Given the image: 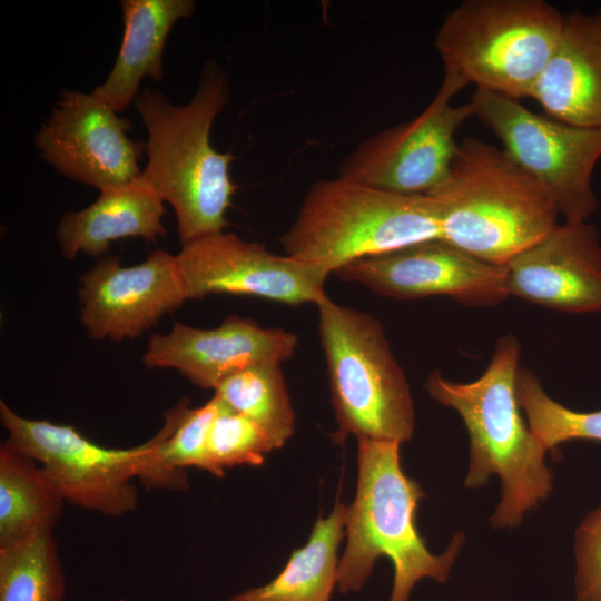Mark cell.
<instances>
[{
	"label": "cell",
	"instance_id": "7402d4cb",
	"mask_svg": "<svg viewBox=\"0 0 601 601\" xmlns=\"http://www.w3.org/2000/svg\"><path fill=\"white\" fill-rule=\"evenodd\" d=\"M215 395L231 411L258 424L280 449L293 435L295 413L280 364L263 363L224 380Z\"/></svg>",
	"mask_w": 601,
	"mask_h": 601
},
{
	"label": "cell",
	"instance_id": "d6986e66",
	"mask_svg": "<svg viewBox=\"0 0 601 601\" xmlns=\"http://www.w3.org/2000/svg\"><path fill=\"white\" fill-rule=\"evenodd\" d=\"M124 37L116 62L93 93L117 112L138 97L140 81L161 80L162 52L175 23L195 10L191 0H122Z\"/></svg>",
	"mask_w": 601,
	"mask_h": 601
},
{
	"label": "cell",
	"instance_id": "5b68a950",
	"mask_svg": "<svg viewBox=\"0 0 601 601\" xmlns=\"http://www.w3.org/2000/svg\"><path fill=\"white\" fill-rule=\"evenodd\" d=\"M189 400L181 398L165 414L161 428L147 442L129 449L96 444L75 427L23 417L0 401L7 443L36 460L65 502L107 516L135 511L139 493L134 480L161 490H186L183 469L168 463L164 447Z\"/></svg>",
	"mask_w": 601,
	"mask_h": 601
},
{
	"label": "cell",
	"instance_id": "9c48e42d",
	"mask_svg": "<svg viewBox=\"0 0 601 601\" xmlns=\"http://www.w3.org/2000/svg\"><path fill=\"white\" fill-rule=\"evenodd\" d=\"M469 102L506 156L548 191L564 221H587L597 211L592 175L601 159V129L559 121L483 89Z\"/></svg>",
	"mask_w": 601,
	"mask_h": 601
},
{
	"label": "cell",
	"instance_id": "7a4b0ae2",
	"mask_svg": "<svg viewBox=\"0 0 601 601\" xmlns=\"http://www.w3.org/2000/svg\"><path fill=\"white\" fill-rule=\"evenodd\" d=\"M227 76L209 62L193 99L173 105L145 89L136 108L146 126L147 165L140 177L175 210L181 245L228 226L226 211L237 187L229 175L234 156L210 145V129L228 99Z\"/></svg>",
	"mask_w": 601,
	"mask_h": 601
},
{
	"label": "cell",
	"instance_id": "44dd1931",
	"mask_svg": "<svg viewBox=\"0 0 601 601\" xmlns=\"http://www.w3.org/2000/svg\"><path fill=\"white\" fill-rule=\"evenodd\" d=\"M63 503L36 460L0 445V548L53 530Z\"/></svg>",
	"mask_w": 601,
	"mask_h": 601
},
{
	"label": "cell",
	"instance_id": "cb8c5ba5",
	"mask_svg": "<svg viewBox=\"0 0 601 601\" xmlns=\"http://www.w3.org/2000/svg\"><path fill=\"white\" fill-rule=\"evenodd\" d=\"M516 395L531 432L548 450L571 440L601 442V410L577 412L563 406L545 393L531 371L520 367Z\"/></svg>",
	"mask_w": 601,
	"mask_h": 601
},
{
	"label": "cell",
	"instance_id": "4fadbf2b",
	"mask_svg": "<svg viewBox=\"0 0 601 601\" xmlns=\"http://www.w3.org/2000/svg\"><path fill=\"white\" fill-rule=\"evenodd\" d=\"M130 129V120L93 92L65 90L35 145L61 175L102 190L141 175L145 146L127 136Z\"/></svg>",
	"mask_w": 601,
	"mask_h": 601
},
{
	"label": "cell",
	"instance_id": "9a60e30c",
	"mask_svg": "<svg viewBox=\"0 0 601 601\" xmlns=\"http://www.w3.org/2000/svg\"><path fill=\"white\" fill-rule=\"evenodd\" d=\"M297 346L298 336L292 332L233 315L210 329L174 322L167 334L149 338L142 362L149 368L177 370L198 387L215 391L243 368L289 359Z\"/></svg>",
	"mask_w": 601,
	"mask_h": 601
},
{
	"label": "cell",
	"instance_id": "277c9868",
	"mask_svg": "<svg viewBox=\"0 0 601 601\" xmlns=\"http://www.w3.org/2000/svg\"><path fill=\"white\" fill-rule=\"evenodd\" d=\"M423 497L420 484L401 467L400 443L358 440L357 487L346 506V546L337 568L339 592L361 590L383 555L394 566L390 601H408L422 579H449L464 535L455 534L442 554L431 553L415 523Z\"/></svg>",
	"mask_w": 601,
	"mask_h": 601
},
{
	"label": "cell",
	"instance_id": "52a82bcc",
	"mask_svg": "<svg viewBox=\"0 0 601 601\" xmlns=\"http://www.w3.org/2000/svg\"><path fill=\"white\" fill-rule=\"evenodd\" d=\"M562 23L544 0H465L445 16L434 46L444 72L519 100L531 97Z\"/></svg>",
	"mask_w": 601,
	"mask_h": 601
},
{
	"label": "cell",
	"instance_id": "7c38bea8",
	"mask_svg": "<svg viewBox=\"0 0 601 601\" xmlns=\"http://www.w3.org/2000/svg\"><path fill=\"white\" fill-rule=\"evenodd\" d=\"M334 274L398 300L444 295L466 306L482 307L510 296L505 266L479 259L442 239L364 257Z\"/></svg>",
	"mask_w": 601,
	"mask_h": 601
},
{
	"label": "cell",
	"instance_id": "30bf717a",
	"mask_svg": "<svg viewBox=\"0 0 601 601\" xmlns=\"http://www.w3.org/2000/svg\"><path fill=\"white\" fill-rule=\"evenodd\" d=\"M466 86L444 72L437 92L418 116L366 138L339 164L338 176L398 195L432 194L449 174L457 130L473 117L470 102L452 104Z\"/></svg>",
	"mask_w": 601,
	"mask_h": 601
},
{
	"label": "cell",
	"instance_id": "8992f818",
	"mask_svg": "<svg viewBox=\"0 0 601 601\" xmlns=\"http://www.w3.org/2000/svg\"><path fill=\"white\" fill-rule=\"evenodd\" d=\"M441 239L435 203L342 177L316 181L282 236L286 255L335 273L354 260Z\"/></svg>",
	"mask_w": 601,
	"mask_h": 601
},
{
	"label": "cell",
	"instance_id": "2e32d148",
	"mask_svg": "<svg viewBox=\"0 0 601 601\" xmlns=\"http://www.w3.org/2000/svg\"><path fill=\"white\" fill-rule=\"evenodd\" d=\"M505 273L509 295L560 312H601L600 236L588 221L558 224Z\"/></svg>",
	"mask_w": 601,
	"mask_h": 601
},
{
	"label": "cell",
	"instance_id": "4316f807",
	"mask_svg": "<svg viewBox=\"0 0 601 601\" xmlns=\"http://www.w3.org/2000/svg\"><path fill=\"white\" fill-rule=\"evenodd\" d=\"M577 601H601V505L575 533Z\"/></svg>",
	"mask_w": 601,
	"mask_h": 601
},
{
	"label": "cell",
	"instance_id": "ac0fdd59",
	"mask_svg": "<svg viewBox=\"0 0 601 601\" xmlns=\"http://www.w3.org/2000/svg\"><path fill=\"white\" fill-rule=\"evenodd\" d=\"M164 200L139 176L100 190L88 207L65 214L57 226V240L68 259L79 253L99 258L118 239L142 237L156 242L164 237Z\"/></svg>",
	"mask_w": 601,
	"mask_h": 601
},
{
	"label": "cell",
	"instance_id": "3957f363",
	"mask_svg": "<svg viewBox=\"0 0 601 601\" xmlns=\"http://www.w3.org/2000/svg\"><path fill=\"white\" fill-rule=\"evenodd\" d=\"M428 196L441 239L494 265L505 266L559 224L548 191L501 148L475 137L459 141L445 180Z\"/></svg>",
	"mask_w": 601,
	"mask_h": 601
},
{
	"label": "cell",
	"instance_id": "5bb4252c",
	"mask_svg": "<svg viewBox=\"0 0 601 601\" xmlns=\"http://www.w3.org/2000/svg\"><path fill=\"white\" fill-rule=\"evenodd\" d=\"M187 299L176 255L162 249L129 267L104 256L80 277V319L93 339L138 337Z\"/></svg>",
	"mask_w": 601,
	"mask_h": 601
},
{
	"label": "cell",
	"instance_id": "ba28073f",
	"mask_svg": "<svg viewBox=\"0 0 601 601\" xmlns=\"http://www.w3.org/2000/svg\"><path fill=\"white\" fill-rule=\"evenodd\" d=\"M315 305L339 434L408 441L415 425L410 385L380 321L326 293Z\"/></svg>",
	"mask_w": 601,
	"mask_h": 601
},
{
	"label": "cell",
	"instance_id": "484cf974",
	"mask_svg": "<svg viewBox=\"0 0 601 601\" xmlns=\"http://www.w3.org/2000/svg\"><path fill=\"white\" fill-rule=\"evenodd\" d=\"M221 401L214 394L206 404L187 408L164 447L165 459L175 467L194 466L211 473L207 443Z\"/></svg>",
	"mask_w": 601,
	"mask_h": 601
},
{
	"label": "cell",
	"instance_id": "ffe728a7",
	"mask_svg": "<svg viewBox=\"0 0 601 601\" xmlns=\"http://www.w3.org/2000/svg\"><path fill=\"white\" fill-rule=\"evenodd\" d=\"M346 505L336 501L327 518L318 516L306 544L268 583L228 601H329L337 583V550L345 535Z\"/></svg>",
	"mask_w": 601,
	"mask_h": 601
},
{
	"label": "cell",
	"instance_id": "603a6c76",
	"mask_svg": "<svg viewBox=\"0 0 601 601\" xmlns=\"http://www.w3.org/2000/svg\"><path fill=\"white\" fill-rule=\"evenodd\" d=\"M65 591L52 530L0 548V601H61Z\"/></svg>",
	"mask_w": 601,
	"mask_h": 601
},
{
	"label": "cell",
	"instance_id": "6da1fadb",
	"mask_svg": "<svg viewBox=\"0 0 601 601\" xmlns=\"http://www.w3.org/2000/svg\"><path fill=\"white\" fill-rule=\"evenodd\" d=\"M521 345L508 335L495 345L483 374L470 383L446 380L440 372L425 382L428 395L454 408L470 437L465 486L476 489L493 474L502 482V497L490 518L494 528H513L525 512L546 499L553 486L545 465L548 449L524 422L516 395Z\"/></svg>",
	"mask_w": 601,
	"mask_h": 601
},
{
	"label": "cell",
	"instance_id": "e0dca14e",
	"mask_svg": "<svg viewBox=\"0 0 601 601\" xmlns=\"http://www.w3.org/2000/svg\"><path fill=\"white\" fill-rule=\"evenodd\" d=\"M531 98L551 118L601 129V11L563 14L559 39Z\"/></svg>",
	"mask_w": 601,
	"mask_h": 601
},
{
	"label": "cell",
	"instance_id": "8fae6325",
	"mask_svg": "<svg viewBox=\"0 0 601 601\" xmlns=\"http://www.w3.org/2000/svg\"><path fill=\"white\" fill-rule=\"evenodd\" d=\"M176 258L188 299L233 294L287 305L316 304L331 274L224 231L183 245Z\"/></svg>",
	"mask_w": 601,
	"mask_h": 601
},
{
	"label": "cell",
	"instance_id": "d4e9b609",
	"mask_svg": "<svg viewBox=\"0 0 601 601\" xmlns=\"http://www.w3.org/2000/svg\"><path fill=\"white\" fill-rule=\"evenodd\" d=\"M273 450L275 443L258 424L221 402L207 443L211 474L223 476L226 467L236 465L259 466Z\"/></svg>",
	"mask_w": 601,
	"mask_h": 601
}]
</instances>
